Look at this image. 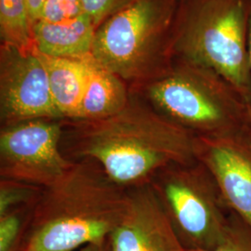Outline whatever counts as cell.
Wrapping results in <instances>:
<instances>
[{
	"label": "cell",
	"instance_id": "8fae6325",
	"mask_svg": "<svg viewBox=\"0 0 251 251\" xmlns=\"http://www.w3.org/2000/svg\"><path fill=\"white\" fill-rule=\"evenodd\" d=\"M95 31L96 27L86 14L63 23L37 21L32 26L38 53L66 59L90 58Z\"/></svg>",
	"mask_w": 251,
	"mask_h": 251
},
{
	"label": "cell",
	"instance_id": "7a4b0ae2",
	"mask_svg": "<svg viewBox=\"0 0 251 251\" xmlns=\"http://www.w3.org/2000/svg\"><path fill=\"white\" fill-rule=\"evenodd\" d=\"M73 161L61 179L42 189L31 212L33 229L24 251H73L102 244L122 221L127 190L97 163Z\"/></svg>",
	"mask_w": 251,
	"mask_h": 251
},
{
	"label": "cell",
	"instance_id": "7402d4cb",
	"mask_svg": "<svg viewBox=\"0 0 251 251\" xmlns=\"http://www.w3.org/2000/svg\"><path fill=\"white\" fill-rule=\"evenodd\" d=\"M248 50H249V57L251 66V10L250 21H249V31H248Z\"/></svg>",
	"mask_w": 251,
	"mask_h": 251
},
{
	"label": "cell",
	"instance_id": "30bf717a",
	"mask_svg": "<svg viewBox=\"0 0 251 251\" xmlns=\"http://www.w3.org/2000/svg\"><path fill=\"white\" fill-rule=\"evenodd\" d=\"M128 204L109 239L113 251H191L176 233L151 184L127 190Z\"/></svg>",
	"mask_w": 251,
	"mask_h": 251
},
{
	"label": "cell",
	"instance_id": "7c38bea8",
	"mask_svg": "<svg viewBox=\"0 0 251 251\" xmlns=\"http://www.w3.org/2000/svg\"><path fill=\"white\" fill-rule=\"evenodd\" d=\"M130 95L125 81L92 59L77 115L71 121H93L117 115L126 106Z\"/></svg>",
	"mask_w": 251,
	"mask_h": 251
},
{
	"label": "cell",
	"instance_id": "9c48e42d",
	"mask_svg": "<svg viewBox=\"0 0 251 251\" xmlns=\"http://www.w3.org/2000/svg\"><path fill=\"white\" fill-rule=\"evenodd\" d=\"M196 154L213 177L229 211L251 230V135L197 137Z\"/></svg>",
	"mask_w": 251,
	"mask_h": 251
},
{
	"label": "cell",
	"instance_id": "d6986e66",
	"mask_svg": "<svg viewBox=\"0 0 251 251\" xmlns=\"http://www.w3.org/2000/svg\"><path fill=\"white\" fill-rule=\"evenodd\" d=\"M132 0H80L83 13L90 17L94 26L99 27L106 19L124 8Z\"/></svg>",
	"mask_w": 251,
	"mask_h": 251
},
{
	"label": "cell",
	"instance_id": "ffe728a7",
	"mask_svg": "<svg viewBox=\"0 0 251 251\" xmlns=\"http://www.w3.org/2000/svg\"><path fill=\"white\" fill-rule=\"evenodd\" d=\"M44 3H45V0H27L32 26L35 23L39 21Z\"/></svg>",
	"mask_w": 251,
	"mask_h": 251
},
{
	"label": "cell",
	"instance_id": "ba28073f",
	"mask_svg": "<svg viewBox=\"0 0 251 251\" xmlns=\"http://www.w3.org/2000/svg\"><path fill=\"white\" fill-rule=\"evenodd\" d=\"M36 118L63 119L54 103L45 64L36 47L1 45V126Z\"/></svg>",
	"mask_w": 251,
	"mask_h": 251
},
{
	"label": "cell",
	"instance_id": "2e32d148",
	"mask_svg": "<svg viewBox=\"0 0 251 251\" xmlns=\"http://www.w3.org/2000/svg\"><path fill=\"white\" fill-rule=\"evenodd\" d=\"M84 14L80 0H45L39 21L63 23Z\"/></svg>",
	"mask_w": 251,
	"mask_h": 251
},
{
	"label": "cell",
	"instance_id": "ac0fdd59",
	"mask_svg": "<svg viewBox=\"0 0 251 251\" xmlns=\"http://www.w3.org/2000/svg\"><path fill=\"white\" fill-rule=\"evenodd\" d=\"M33 207L19 208L0 216V251H10L20 233L24 216Z\"/></svg>",
	"mask_w": 251,
	"mask_h": 251
},
{
	"label": "cell",
	"instance_id": "9a60e30c",
	"mask_svg": "<svg viewBox=\"0 0 251 251\" xmlns=\"http://www.w3.org/2000/svg\"><path fill=\"white\" fill-rule=\"evenodd\" d=\"M42 189L16 180L0 179V216L34 206Z\"/></svg>",
	"mask_w": 251,
	"mask_h": 251
},
{
	"label": "cell",
	"instance_id": "3957f363",
	"mask_svg": "<svg viewBox=\"0 0 251 251\" xmlns=\"http://www.w3.org/2000/svg\"><path fill=\"white\" fill-rule=\"evenodd\" d=\"M130 90L196 137L251 135V104L206 67L174 58L165 72Z\"/></svg>",
	"mask_w": 251,
	"mask_h": 251
},
{
	"label": "cell",
	"instance_id": "5b68a950",
	"mask_svg": "<svg viewBox=\"0 0 251 251\" xmlns=\"http://www.w3.org/2000/svg\"><path fill=\"white\" fill-rule=\"evenodd\" d=\"M251 0H180L172 50L174 58L221 75L251 107Z\"/></svg>",
	"mask_w": 251,
	"mask_h": 251
},
{
	"label": "cell",
	"instance_id": "277c9868",
	"mask_svg": "<svg viewBox=\"0 0 251 251\" xmlns=\"http://www.w3.org/2000/svg\"><path fill=\"white\" fill-rule=\"evenodd\" d=\"M180 0H132L95 31L91 57L130 88L165 72L174 60Z\"/></svg>",
	"mask_w": 251,
	"mask_h": 251
},
{
	"label": "cell",
	"instance_id": "4fadbf2b",
	"mask_svg": "<svg viewBox=\"0 0 251 251\" xmlns=\"http://www.w3.org/2000/svg\"><path fill=\"white\" fill-rule=\"evenodd\" d=\"M38 54L45 64L56 107L63 119L75 120L86 87L92 57L80 60Z\"/></svg>",
	"mask_w": 251,
	"mask_h": 251
},
{
	"label": "cell",
	"instance_id": "603a6c76",
	"mask_svg": "<svg viewBox=\"0 0 251 251\" xmlns=\"http://www.w3.org/2000/svg\"></svg>",
	"mask_w": 251,
	"mask_h": 251
},
{
	"label": "cell",
	"instance_id": "52a82bcc",
	"mask_svg": "<svg viewBox=\"0 0 251 251\" xmlns=\"http://www.w3.org/2000/svg\"><path fill=\"white\" fill-rule=\"evenodd\" d=\"M64 119L36 118L1 126L0 177L45 188L61 179L73 160L63 151Z\"/></svg>",
	"mask_w": 251,
	"mask_h": 251
},
{
	"label": "cell",
	"instance_id": "8992f818",
	"mask_svg": "<svg viewBox=\"0 0 251 251\" xmlns=\"http://www.w3.org/2000/svg\"><path fill=\"white\" fill-rule=\"evenodd\" d=\"M181 242L191 251H210L228 233L231 216L215 180L195 161L172 165L150 182Z\"/></svg>",
	"mask_w": 251,
	"mask_h": 251
},
{
	"label": "cell",
	"instance_id": "6da1fadb",
	"mask_svg": "<svg viewBox=\"0 0 251 251\" xmlns=\"http://www.w3.org/2000/svg\"><path fill=\"white\" fill-rule=\"evenodd\" d=\"M196 146L195 135L162 117L132 91L128 103L117 115L63 122L64 154H71V160L97 163L126 190L149 184L170 166L197 161Z\"/></svg>",
	"mask_w": 251,
	"mask_h": 251
},
{
	"label": "cell",
	"instance_id": "5bb4252c",
	"mask_svg": "<svg viewBox=\"0 0 251 251\" xmlns=\"http://www.w3.org/2000/svg\"><path fill=\"white\" fill-rule=\"evenodd\" d=\"M0 36L3 45L35 47L27 0H0Z\"/></svg>",
	"mask_w": 251,
	"mask_h": 251
},
{
	"label": "cell",
	"instance_id": "e0dca14e",
	"mask_svg": "<svg viewBox=\"0 0 251 251\" xmlns=\"http://www.w3.org/2000/svg\"><path fill=\"white\" fill-rule=\"evenodd\" d=\"M197 251H251V230L232 213L230 227L224 242L214 250Z\"/></svg>",
	"mask_w": 251,
	"mask_h": 251
},
{
	"label": "cell",
	"instance_id": "44dd1931",
	"mask_svg": "<svg viewBox=\"0 0 251 251\" xmlns=\"http://www.w3.org/2000/svg\"><path fill=\"white\" fill-rule=\"evenodd\" d=\"M79 251H113L111 242H103L102 244H90L81 248Z\"/></svg>",
	"mask_w": 251,
	"mask_h": 251
}]
</instances>
